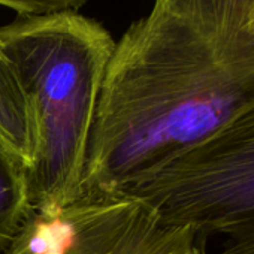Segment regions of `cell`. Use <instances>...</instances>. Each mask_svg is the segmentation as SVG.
Wrapping results in <instances>:
<instances>
[{"label": "cell", "instance_id": "cell-6", "mask_svg": "<svg viewBox=\"0 0 254 254\" xmlns=\"http://www.w3.org/2000/svg\"><path fill=\"white\" fill-rule=\"evenodd\" d=\"M88 0H0V6L18 15H44L62 11H76Z\"/></svg>", "mask_w": 254, "mask_h": 254}, {"label": "cell", "instance_id": "cell-5", "mask_svg": "<svg viewBox=\"0 0 254 254\" xmlns=\"http://www.w3.org/2000/svg\"><path fill=\"white\" fill-rule=\"evenodd\" d=\"M32 212L26 166L0 145V254L8 253Z\"/></svg>", "mask_w": 254, "mask_h": 254}, {"label": "cell", "instance_id": "cell-4", "mask_svg": "<svg viewBox=\"0 0 254 254\" xmlns=\"http://www.w3.org/2000/svg\"><path fill=\"white\" fill-rule=\"evenodd\" d=\"M0 145L26 169L35 150L33 120L27 96L9 60L0 53Z\"/></svg>", "mask_w": 254, "mask_h": 254}, {"label": "cell", "instance_id": "cell-3", "mask_svg": "<svg viewBox=\"0 0 254 254\" xmlns=\"http://www.w3.org/2000/svg\"><path fill=\"white\" fill-rule=\"evenodd\" d=\"M115 194L199 241L221 236L215 254H254V94L208 138Z\"/></svg>", "mask_w": 254, "mask_h": 254}, {"label": "cell", "instance_id": "cell-1", "mask_svg": "<svg viewBox=\"0 0 254 254\" xmlns=\"http://www.w3.org/2000/svg\"><path fill=\"white\" fill-rule=\"evenodd\" d=\"M253 0H153L115 42L84 194H115L223 126L254 94Z\"/></svg>", "mask_w": 254, "mask_h": 254}, {"label": "cell", "instance_id": "cell-2", "mask_svg": "<svg viewBox=\"0 0 254 254\" xmlns=\"http://www.w3.org/2000/svg\"><path fill=\"white\" fill-rule=\"evenodd\" d=\"M111 33L76 11L18 15L0 27V53L27 96L35 150L26 169L33 212L64 208L84 194L87 151L108 63Z\"/></svg>", "mask_w": 254, "mask_h": 254}]
</instances>
